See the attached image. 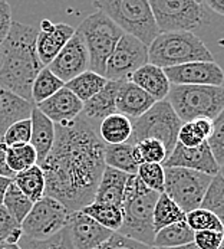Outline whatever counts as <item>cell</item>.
<instances>
[{
    "label": "cell",
    "instance_id": "obj_1",
    "mask_svg": "<svg viewBox=\"0 0 224 249\" xmlns=\"http://www.w3.org/2000/svg\"><path fill=\"white\" fill-rule=\"evenodd\" d=\"M107 142L82 117L56 125L55 144L40 164L45 196L61 202L71 213L95 202L105 164Z\"/></svg>",
    "mask_w": 224,
    "mask_h": 249
},
{
    "label": "cell",
    "instance_id": "obj_2",
    "mask_svg": "<svg viewBox=\"0 0 224 249\" xmlns=\"http://www.w3.org/2000/svg\"><path fill=\"white\" fill-rule=\"evenodd\" d=\"M37 31L35 26L13 22L3 48L0 68V87L32 103V85L45 68L36 51Z\"/></svg>",
    "mask_w": 224,
    "mask_h": 249
},
{
    "label": "cell",
    "instance_id": "obj_3",
    "mask_svg": "<svg viewBox=\"0 0 224 249\" xmlns=\"http://www.w3.org/2000/svg\"><path fill=\"white\" fill-rule=\"evenodd\" d=\"M160 195L148 189L137 175L129 176L122 205L124 220L118 233L154 247V209Z\"/></svg>",
    "mask_w": 224,
    "mask_h": 249
},
{
    "label": "cell",
    "instance_id": "obj_4",
    "mask_svg": "<svg viewBox=\"0 0 224 249\" xmlns=\"http://www.w3.org/2000/svg\"><path fill=\"white\" fill-rule=\"evenodd\" d=\"M206 43L190 32H164L148 46V62L162 70L191 62H213Z\"/></svg>",
    "mask_w": 224,
    "mask_h": 249
},
{
    "label": "cell",
    "instance_id": "obj_5",
    "mask_svg": "<svg viewBox=\"0 0 224 249\" xmlns=\"http://www.w3.org/2000/svg\"><path fill=\"white\" fill-rule=\"evenodd\" d=\"M94 6L125 35L137 37L147 46L161 34L148 0H101L94 1Z\"/></svg>",
    "mask_w": 224,
    "mask_h": 249
},
{
    "label": "cell",
    "instance_id": "obj_6",
    "mask_svg": "<svg viewBox=\"0 0 224 249\" xmlns=\"http://www.w3.org/2000/svg\"><path fill=\"white\" fill-rule=\"evenodd\" d=\"M167 101L183 123L214 120L224 109V87L171 85Z\"/></svg>",
    "mask_w": 224,
    "mask_h": 249
},
{
    "label": "cell",
    "instance_id": "obj_7",
    "mask_svg": "<svg viewBox=\"0 0 224 249\" xmlns=\"http://www.w3.org/2000/svg\"><path fill=\"white\" fill-rule=\"evenodd\" d=\"M76 32L83 37L89 53V70L105 76L107 62L124 32L111 19L96 10L82 20Z\"/></svg>",
    "mask_w": 224,
    "mask_h": 249
},
{
    "label": "cell",
    "instance_id": "obj_8",
    "mask_svg": "<svg viewBox=\"0 0 224 249\" xmlns=\"http://www.w3.org/2000/svg\"><path fill=\"white\" fill-rule=\"evenodd\" d=\"M183 124L184 123L167 100L158 101L144 115L134 120L132 136L128 144L135 145L149 139L157 140L164 144L167 154L170 156L178 142V133Z\"/></svg>",
    "mask_w": 224,
    "mask_h": 249
},
{
    "label": "cell",
    "instance_id": "obj_9",
    "mask_svg": "<svg viewBox=\"0 0 224 249\" xmlns=\"http://www.w3.org/2000/svg\"><path fill=\"white\" fill-rule=\"evenodd\" d=\"M149 6L161 34H192L210 20L211 12L206 1L198 0H149Z\"/></svg>",
    "mask_w": 224,
    "mask_h": 249
},
{
    "label": "cell",
    "instance_id": "obj_10",
    "mask_svg": "<svg viewBox=\"0 0 224 249\" xmlns=\"http://www.w3.org/2000/svg\"><path fill=\"white\" fill-rule=\"evenodd\" d=\"M164 172V193L174 200L184 213L201 208L206 193L213 181L211 176L181 167H167Z\"/></svg>",
    "mask_w": 224,
    "mask_h": 249
},
{
    "label": "cell",
    "instance_id": "obj_11",
    "mask_svg": "<svg viewBox=\"0 0 224 249\" xmlns=\"http://www.w3.org/2000/svg\"><path fill=\"white\" fill-rule=\"evenodd\" d=\"M71 212L56 199L45 196L36 202L22 223V232L28 241H48L62 232L69 220Z\"/></svg>",
    "mask_w": 224,
    "mask_h": 249
},
{
    "label": "cell",
    "instance_id": "obj_12",
    "mask_svg": "<svg viewBox=\"0 0 224 249\" xmlns=\"http://www.w3.org/2000/svg\"><path fill=\"white\" fill-rule=\"evenodd\" d=\"M148 64V46L131 35L119 39L105 68L108 81H131L132 75Z\"/></svg>",
    "mask_w": 224,
    "mask_h": 249
},
{
    "label": "cell",
    "instance_id": "obj_13",
    "mask_svg": "<svg viewBox=\"0 0 224 249\" xmlns=\"http://www.w3.org/2000/svg\"><path fill=\"white\" fill-rule=\"evenodd\" d=\"M162 167H181L208 175L211 178H216L220 173V166L216 161L207 142L192 148H188L177 142L173 153L162 163Z\"/></svg>",
    "mask_w": 224,
    "mask_h": 249
},
{
    "label": "cell",
    "instance_id": "obj_14",
    "mask_svg": "<svg viewBox=\"0 0 224 249\" xmlns=\"http://www.w3.org/2000/svg\"><path fill=\"white\" fill-rule=\"evenodd\" d=\"M65 84L89 70V53L83 37L75 31L72 39L48 67Z\"/></svg>",
    "mask_w": 224,
    "mask_h": 249
},
{
    "label": "cell",
    "instance_id": "obj_15",
    "mask_svg": "<svg viewBox=\"0 0 224 249\" xmlns=\"http://www.w3.org/2000/svg\"><path fill=\"white\" fill-rule=\"evenodd\" d=\"M65 232L74 249H96L113 233L80 211L69 214Z\"/></svg>",
    "mask_w": 224,
    "mask_h": 249
},
{
    "label": "cell",
    "instance_id": "obj_16",
    "mask_svg": "<svg viewBox=\"0 0 224 249\" xmlns=\"http://www.w3.org/2000/svg\"><path fill=\"white\" fill-rule=\"evenodd\" d=\"M171 85L223 87L224 71L217 62H191L164 70Z\"/></svg>",
    "mask_w": 224,
    "mask_h": 249
},
{
    "label": "cell",
    "instance_id": "obj_17",
    "mask_svg": "<svg viewBox=\"0 0 224 249\" xmlns=\"http://www.w3.org/2000/svg\"><path fill=\"white\" fill-rule=\"evenodd\" d=\"M75 31L76 29H74L71 25H66L64 22L52 23L48 19L40 22V31L36 39V51L40 62L45 67H49L52 64V61L72 39Z\"/></svg>",
    "mask_w": 224,
    "mask_h": 249
},
{
    "label": "cell",
    "instance_id": "obj_18",
    "mask_svg": "<svg viewBox=\"0 0 224 249\" xmlns=\"http://www.w3.org/2000/svg\"><path fill=\"white\" fill-rule=\"evenodd\" d=\"M55 125H65L78 120L82 114L83 103L66 87L49 100L36 106Z\"/></svg>",
    "mask_w": 224,
    "mask_h": 249
},
{
    "label": "cell",
    "instance_id": "obj_19",
    "mask_svg": "<svg viewBox=\"0 0 224 249\" xmlns=\"http://www.w3.org/2000/svg\"><path fill=\"white\" fill-rule=\"evenodd\" d=\"M155 103L157 101L143 88L131 81H124L116 97V109L119 114L137 120L144 115Z\"/></svg>",
    "mask_w": 224,
    "mask_h": 249
},
{
    "label": "cell",
    "instance_id": "obj_20",
    "mask_svg": "<svg viewBox=\"0 0 224 249\" xmlns=\"http://www.w3.org/2000/svg\"><path fill=\"white\" fill-rule=\"evenodd\" d=\"M124 81H108V84L89 101L83 104L80 117L94 121H99V124L112 114H116V97L119 88Z\"/></svg>",
    "mask_w": 224,
    "mask_h": 249
},
{
    "label": "cell",
    "instance_id": "obj_21",
    "mask_svg": "<svg viewBox=\"0 0 224 249\" xmlns=\"http://www.w3.org/2000/svg\"><path fill=\"white\" fill-rule=\"evenodd\" d=\"M33 104L0 87V142L6 131L16 123L32 117Z\"/></svg>",
    "mask_w": 224,
    "mask_h": 249
},
{
    "label": "cell",
    "instance_id": "obj_22",
    "mask_svg": "<svg viewBox=\"0 0 224 249\" xmlns=\"http://www.w3.org/2000/svg\"><path fill=\"white\" fill-rule=\"evenodd\" d=\"M128 178L129 176L127 173L107 166L95 195V203L111 205L122 209Z\"/></svg>",
    "mask_w": 224,
    "mask_h": 249
},
{
    "label": "cell",
    "instance_id": "obj_23",
    "mask_svg": "<svg viewBox=\"0 0 224 249\" xmlns=\"http://www.w3.org/2000/svg\"><path fill=\"white\" fill-rule=\"evenodd\" d=\"M131 82L143 88L157 103L167 100L171 89V82L165 71L149 62L132 75Z\"/></svg>",
    "mask_w": 224,
    "mask_h": 249
},
{
    "label": "cell",
    "instance_id": "obj_24",
    "mask_svg": "<svg viewBox=\"0 0 224 249\" xmlns=\"http://www.w3.org/2000/svg\"><path fill=\"white\" fill-rule=\"evenodd\" d=\"M32 139L31 144L36 150L37 166H40L45 159L49 156L56 137V125L39 109L37 107L32 111Z\"/></svg>",
    "mask_w": 224,
    "mask_h": 249
},
{
    "label": "cell",
    "instance_id": "obj_25",
    "mask_svg": "<svg viewBox=\"0 0 224 249\" xmlns=\"http://www.w3.org/2000/svg\"><path fill=\"white\" fill-rule=\"evenodd\" d=\"M194 244V232L187 225V222H178L170 225L155 233L152 248L176 249L184 248Z\"/></svg>",
    "mask_w": 224,
    "mask_h": 249
},
{
    "label": "cell",
    "instance_id": "obj_26",
    "mask_svg": "<svg viewBox=\"0 0 224 249\" xmlns=\"http://www.w3.org/2000/svg\"><path fill=\"white\" fill-rule=\"evenodd\" d=\"M132 136V123L128 117L116 112L99 124V137L107 144H125Z\"/></svg>",
    "mask_w": 224,
    "mask_h": 249
},
{
    "label": "cell",
    "instance_id": "obj_27",
    "mask_svg": "<svg viewBox=\"0 0 224 249\" xmlns=\"http://www.w3.org/2000/svg\"><path fill=\"white\" fill-rule=\"evenodd\" d=\"M107 84H108V79L105 76L88 70L83 73L78 75L72 81L66 82L65 87L71 92H74L75 95L85 104L92 97H95Z\"/></svg>",
    "mask_w": 224,
    "mask_h": 249
},
{
    "label": "cell",
    "instance_id": "obj_28",
    "mask_svg": "<svg viewBox=\"0 0 224 249\" xmlns=\"http://www.w3.org/2000/svg\"><path fill=\"white\" fill-rule=\"evenodd\" d=\"M105 164L127 173L128 176H135L138 173V164L134 159V145L125 144H107L105 150Z\"/></svg>",
    "mask_w": 224,
    "mask_h": 249
},
{
    "label": "cell",
    "instance_id": "obj_29",
    "mask_svg": "<svg viewBox=\"0 0 224 249\" xmlns=\"http://www.w3.org/2000/svg\"><path fill=\"white\" fill-rule=\"evenodd\" d=\"M13 183L33 202L36 203L40 199L45 197V190H46V181H45V175L40 166H32L31 169L17 173Z\"/></svg>",
    "mask_w": 224,
    "mask_h": 249
},
{
    "label": "cell",
    "instance_id": "obj_30",
    "mask_svg": "<svg viewBox=\"0 0 224 249\" xmlns=\"http://www.w3.org/2000/svg\"><path fill=\"white\" fill-rule=\"evenodd\" d=\"M186 220V213L181 211V208L171 200L165 193H161L155 209H154V231L155 233L160 232L161 229Z\"/></svg>",
    "mask_w": 224,
    "mask_h": 249
},
{
    "label": "cell",
    "instance_id": "obj_31",
    "mask_svg": "<svg viewBox=\"0 0 224 249\" xmlns=\"http://www.w3.org/2000/svg\"><path fill=\"white\" fill-rule=\"evenodd\" d=\"M82 213L88 214L95 222H98L101 226L110 229L112 232H118L122 226L124 212L121 208L111 206V205H102V203H91L86 208L80 211Z\"/></svg>",
    "mask_w": 224,
    "mask_h": 249
},
{
    "label": "cell",
    "instance_id": "obj_32",
    "mask_svg": "<svg viewBox=\"0 0 224 249\" xmlns=\"http://www.w3.org/2000/svg\"><path fill=\"white\" fill-rule=\"evenodd\" d=\"M65 87V82L61 81L48 67L39 72L33 85H32V103L40 104L50 97H53L58 91Z\"/></svg>",
    "mask_w": 224,
    "mask_h": 249
},
{
    "label": "cell",
    "instance_id": "obj_33",
    "mask_svg": "<svg viewBox=\"0 0 224 249\" xmlns=\"http://www.w3.org/2000/svg\"><path fill=\"white\" fill-rule=\"evenodd\" d=\"M33 205L35 203L12 181V184L9 186V189L6 192L3 206L15 217V220L22 225L23 220L26 219V216L32 211Z\"/></svg>",
    "mask_w": 224,
    "mask_h": 249
},
{
    "label": "cell",
    "instance_id": "obj_34",
    "mask_svg": "<svg viewBox=\"0 0 224 249\" xmlns=\"http://www.w3.org/2000/svg\"><path fill=\"white\" fill-rule=\"evenodd\" d=\"M6 161L10 170L17 175L22 173L32 166L37 164L36 150L32 147V144H23V145H15L7 147L6 151Z\"/></svg>",
    "mask_w": 224,
    "mask_h": 249
},
{
    "label": "cell",
    "instance_id": "obj_35",
    "mask_svg": "<svg viewBox=\"0 0 224 249\" xmlns=\"http://www.w3.org/2000/svg\"><path fill=\"white\" fill-rule=\"evenodd\" d=\"M167 150L164 144L157 140H144L134 145V159L138 166L144 163H158L162 164L167 159Z\"/></svg>",
    "mask_w": 224,
    "mask_h": 249
},
{
    "label": "cell",
    "instance_id": "obj_36",
    "mask_svg": "<svg viewBox=\"0 0 224 249\" xmlns=\"http://www.w3.org/2000/svg\"><path fill=\"white\" fill-rule=\"evenodd\" d=\"M187 225L191 228L192 232L200 231H216V232H224L223 222L207 209L198 208L192 212L186 214Z\"/></svg>",
    "mask_w": 224,
    "mask_h": 249
},
{
    "label": "cell",
    "instance_id": "obj_37",
    "mask_svg": "<svg viewBox=\"0 0 224 249\" xmlns=\"http://www.w3.org/2000/svg\"><path fill=\"white\" fill-rule=\"evenodd\" d=\"M203 209H207L216 214L224 225V178L217 175L206 193V197L201 205Z\"/></svg>",
    "mask_w": 224,
    "mask_h": 249
},
{
    "label": "cell",
    "instance_id": "obj_38",
    "mask_svg": "<svg viewBox=\"0 0 224 249\" xmlns=\"http://www.w3.org/2000/svg\"><path fill=\"white\" fill-rule=\"evenodd\" d=\"M137 176L151 190L157 193H164L165 186V172L162 164L158 163H144L138 167Z\"/></svg>",
    "mask_w": 224,
    "mask_h": 249
},
{
    "label": "cell",
    "instance_id": "obj_39",
    "mask_svg": "<svg viewBox=\"0 0 224 249\" xmlns=\"http://www.w3.org/2000/svg\"><path fill=\"white\" fill-rule=\"evenodd\" d=\"M22 236V225L15 220L4 206H0V242L19 245Z\"/></svg>",
    "mask_w": 224,
    "mask_h": 249
},
{
    "label": "cell",
    "instance_id": "obj_40",
    "mask_svg": "<svg viewBox=\"0 0 224 249\" xmlns=\"http://www.w3.org/2000/svg\"><path fill=\"white\" fill-rule=\"evenodd\" d=\"M207 144L219 166H224V109L213 120V133Z\"/></svg>",
    "mask_w": 224,
    "mask_h": 249
},
{
    "label": "cell",
    "instance_id": "obj_41",
    "mask_svg": "<svg viewBox=\"0 0 224 249\" xmlns=\"http://www.w3.org/2000/svg\"><path fill=\"white\" fill-rule=\"evenodd\" d=\"M32 139V121L31 118L22 120L16 124H13L4 134L3 142L7 147H15V145H23V144H31Z\"/></svg>",
    "mask_w": 224,
    "mask_h": 249
},
{
    "label": "cell",
    "instance_id": "obj_42",
    "mask_svg": "<svg viewBox=\"0 0 224 249\" xmlns=\"http://www.w3.org/2000/svg\"><path fill=\"white\" fill-rule=\"evenodd\" d=\"M19 247L22 249H74L68 239L65 229L48 241L36 242V241H28V239L22 238L19 242Z\"/></svg>",
    "mask_w": 224,
    "mask_h": 249
},
{
    "label": "cell",
    "instance_id": "obj_43",
    "mask_svg": "<svg viewBox=\"0 0 224 249\" xmlns=\"http://www.w3.org/2000/svg\"><path fill=\"white\" fill-rule=\"evenodd\" d=\"M204 142H206V139L200 133V130L197 128L194 121L183 124V127L180 128V133H178V142H180L184 147L192 148V147H198Z\"/></svg>",
    "mask_w": 224,
    "mask_h": 249
},
{
    "label": "cell",
    "instance_id": "obj_44",
    "mask_svg": "<svg viewBox=\"0 0 224 249\" xmlns=\"http://www.w3.org/2000/svg\"><path fill=\"white\" fill-rule=\"evenodd\" d=\"M96 249H152V247L144 245L135 239L127 238L118 232H113L112 236L105 241L101 247H98Z\"/></svg>",
    "mask_w": 224,
    "mask_h": 249
},
{
    "label": "cell",
    "instance_id": "obj_45",
    "mask_svg": "<svg viewBox=\"0 0 224 249\" xmlns=\"http://www.w3.org/2000/svg\"><path fill=\"white\" fill-rule=\"evenodd\" d=\"M224 232L200 231L194 232V245L198 249H219L223 242Z\"/></svg>",
    "mask_w": 224,
    "mask_h": 249
},
{
    "label": "cell",
    "instance_id": "obj_46",
    "mask_svg": "<svg viewBox=\"0 0 224 249\" xmlns=\"http://www.w3.org/2000/svg\"><path fill=\"white\" fill-rule=\"evenodd\" d=\"M12 7L7 1L0 0V45L6 40V37L12 28Z\"/></svg>",
    "mask_w": 224,
    "mask_h": 249
},
{
    "label": "cell",
    "instance_id": "obj_47",
    "mask_svg": "<svg viewBox=\"0 0 224 249\" xmlns=\"http://www.w3.org/2000/svg\"><path fill=\"white\" fill-rule=\"evenodd\" d=\"M6 151H7V145L4 142H0V178H15V173L10 170V167L7 166L6 161Z\"/></svg>",
    "mask_w": 224,
    "mask_h": 249
},
{
    "label": "cell",
    "instance_id": "obj_48",
    "mask_svg": "<svg viewBox=\"0 0 224 249\" xmlns=\"http://www.w3.org/2000/svg\"><path fill=\"white\" fill-rule=\"evenodd\" d=\"M197 128L200 130V133L204 136L206 142L210 139L211 133H213V120H208V118H198L194 121Z\"/></svg>",
    "mask_w": 224,
    "mask_h": 249
},
{
    "label": "cell",
    "instance_id": "obj_49",
    "mask_svg": "<svg viewBox=\"0 0 224 249\" xmlns=\"http://www.w3.org/2000/svg\"><path fill=\"white\" fill-rule=\"evenodd\" d=\"M206 6L219 15L224 16V0H206Z\"/></svg>",
    "mask_w": 224,
    "mask_h": 249
},
{
    "label": "cell",
    "instance_id": "obj_50",
    "mask_svg": "<svg viewBox=\"0 0 224 249\" xmlns=\"http://www.w3.org/2000/svg\"><path fill=\"white\" fill-rule=\"evenodd\" d=\"M12 178H0V206H3V200H4V196H6V192L9 189V186L12 184Z\"/></svg>",
    "mask_w": 224,
    "mask_h": 249
},
{
    "label": "cell",
    "instance_id": "obj_51",
    "mask_svg": "<svg viewBox=\"0 0 224 249\" xmlns=\"http://www.w3.org/2000/svg\"><path fill=\"white\" fill-rule=\"evenodd\" d=\"M0 249H22L17 244H7V242H0Z\"/></svg>",
    "mask_w": 224,
    "mask_h": 249
},
{
    "label": "cell",
    "instance_id": "obj_52",
    "mask_svg": "<svg viewBox=\"0 0 224 249\" xmlns=\"http://www.w3.org/2000/svg\"><path fill=\"white\" fill-rule=\"evenodd\" d=\"M152 249H162V248H152ZM176 249H198V248L192 244V245H188V247H184V248H176Z\"/></svg>",
    "mask_w": 224,
    "mask_h": 249
},
{
    "label": "cell",
    "instance_id": "obj_53",
    "mask_svg": "<svg viewBox=\"0 0 224 249\" xmlns=\"http://www.w3.org/2000/svg\"><path fill=\"white\" fill-rule=\"evenodd\" d=\"M1 64H3V48L0 45V68H1Z\"/></svg>",
    "mask_w": 224,
    "mask_h": 249
},
{
    "label": "cell",
    "instance_id": "obj_54",
    "mask_svg": "<svg viewBox=\"0 0 224 249\" xmlns=\"http://www.w3.org/2000/svg\"><path fill=\"white\" fill-rule=\"evenodd\" d=\"M219 175L224 178V166H222V167H220V173H219Z\"/></svg>",
    "mask_w": 224,
    "mask_h": 249
},
{
    "label": "cell",
    "instance_id": "obj_55",
    "mask_svg": "<svg viewBox=\"0 0 224 249\" xmlns=\"http://www.w3.org/2000/svg\"><path fill=\"white\" fill-rule=\"evenodd\" d=\"M219 249H224V235H223V242H222V245H220V248Z\"/></svg>",
    "mask_w": 224,
    "mask_h": 249
},
{
    "label": "cell",
    "instance_id": "obj_56",
    "mask_svg": "<svg viewBox=\"0 0 224 249\" xmlns=\"http://www.w3.org/2000/svg\"></svg>",
    "mask_w": 224,
    "mask_h": 249
}]
</instances>
